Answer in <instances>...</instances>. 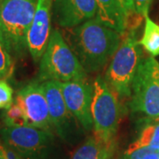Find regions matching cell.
<instances>
[{"mask_svg":"<svg viewBox=\"0 0 159 159\" xmlns=\"http://www.w3.org/2000/svg\"><path fill=\"white\" fill-rule=\"evenodd\" d=\"M53 0H37L34 19L28 33V51L35 64L40 62L51 34Z\"/></svg>","mask_w":159,"mask_h":159,"instance_id":"11","label":"cell"},{"mask_svg":"<svg viewBox=\"0 0 159 159\" xmlns=\"http://www.w3.org/2000/svg\"><path fill=\"white\" fill-rule=\"evenodd\" d=\"M143 147L159 148V120L145 125L142 128L139 137L133 143H131L125 153H129Z\"/></svg>","mask_w":159,"mask_h":159,"instance_id":"15","label":"cell"},{"mask_svg":"<svg viewBox=\"0 0 159 159\" xmlns=\"http://www.w3.org/2000/svg\"><path fill=\"white\" fill-rule=\"evenodd\" d=\"M24 110L29 125L52 132L49 106L42 82L31 81L17 91L14 98Z\"/></svg>","mask_w":159,"mask_h":159,"instance_id":"9","label":"cell"},{"mask_svg":"<svg viewBox=\"0 0 159 159\" xmlns=\"http://www.w3.org/2000/svg\"><path fill=\"white\" fill-rule=\"evenodd\" d=\"M145 28L140 44L152 57L159 56V25L154 22L148 15L145 16Z\"/></svg>","mask_w":159,"mask_h":159,"instance_id":"16","label":"cell"},{"mask_svg":"<svg viewBox=\"0 0 159 159\" xmlns=\"http://www.w3.org/2000/svg\"><path fill=\"white\" fill-rule=\"evenodd\" d=\"M65 102L69 111L87 131L93 129L91 106L94 96V82L84 80H73L60 82Z\"/></svg>","mask_w":159,"mask_h":159,"instance_id":"10","label":"cell"},{"mask_svg":"<svg viewBox=\"0 0 159 159\" xmlns=\"http://www.w3.org/2000/svg\"><path fill=\"white\" fill-rule=\"evenodd\" d=\"M128 107L133 113L159 119V63L153 57L143 58L137 70Z\"/></svg>","mask_w":159,"mask_h":159,"instance_id":"5","label":"cell"},{"mask_svg":"<svg viewBox=\"0 0 159 159\" xmlns=\"http://www.w3.org/2000/svg\"><path fill=\"white\" fill-rule=\"evenodd\" d=\"M5 148H6L7 159H21V157L17 152H15L12 148L7 147L6 145H5Z\"/></svg>","mask_w":159,"mask_h":159,"instance_id":"22","label":"cell"},{"mask_svg":"<svg viewBox=\"0 0 159 159\" xmlns=\"http://www.w3.org/2000/svg\"><path fill=\"white\" fill-rule=\"evenodd\" d=\"M0 159H7L5 145L1 142H0Z\"/></svg>","mask_w":159,"mask_h":159,"instance_id":"23","label":"cell"},{"mask_svg":"<svg viewBox=\"0 0 159 159\" xmlns=\"http://www.w3.org/2000/svg\"><path fill=\"white\" fill-rule=\"evenodd\" d=\"M123 35L93 18L72 29L67 43L87 74L101 71L121 43Z\"/></svg>","mask_w":159,"mask_h":159,"instance_id":"1","label":"cell"},{"mask_svg":"<svg viewBox=\"0 0 159 159\" xmlns=\"http://www.w3.org/2000/svg\"><path fill=\"white\" fill-rule=\"evenodd\" d=\"M96 4L97 20L124 35L127 29V20L119 0H96Z\"/></svg>","mask_w":159,"mask_h":159,"instance_id":"13","label":"cell"},{"mask_svg":"<svg viewBox=\"0 0 159 159\" xmlns=\"http://www.w3.org/2000/svg\"><path fill=\"white\" fill-rule=\"evenodd\" d=\"M1 119L5 126L8 127H17L29 125L28 119L21 105L17 102L13 101L11 105L5 109L1 114Z\"/></svg>","mask_w":159,"mask_h":159,"instance_id":"17","label":"cell"},{"mask_svg":"<svg viewBox=\"0 0 159 159\" xmlns=\"http://www.w3.org/2000/svg\"><path fill=\"white\" fill-rule=\"evenodd\" d=\"M13 101L12 88L6 80L0 79V110L10 107Z\"/></svg>","mask_w":159,"mask_h":159,"instance_id":"19","label":"cell"},{"mask_svg":"<svg viewBox=\"0 0 159 159\" xmlns=\"http://www.w3.org/2000/svg\"><path fill=\"white\" fill-rule=\"evenodd\" d=\"M133 2L135 12L142 17H145L148 15L153 0H133Z\"/></svg>","mask_w":159,"mask_h":159,"instance_id":"21","label":"cell"},{"mask_svg":"<svg viewBox=\"0 0 159 159\" xmlns=\"http://www.w3.org/2000/svg\"><path fill=\"white\" fill-rule=\"evenodd\" d=\"M137 29H127L104 77L109 87L120 98L131 97L133 81L143 59Z\"/></svg>","mask_w":159,"mask_h":159,"instance_id":"3","label":"cell"},{"mask_svg":"<svg viewBox=\"0 0 159 159\" xmlns=\"http://www.w3.org/2000/svg\"><path fill=\"white\" fill-rule=\"evenodd\" d=\"M13 72V58L0 42V79L11 77Z\"/></svg>","mask_w":159,"mask_h":159,"instance_id":"18","label":"cell"},{"mask_svg":"<svg viewBox=\"0 0 159 159\" xmlns=\"http://www.w3.org/2000/svg\"><path fill=\"white\" fill-rule=\"evenodd\" d=\"M0 137L5 145L12 148L24 159L40 158L55 139L52 132L31 125L4 126L0 129Z\"/></svg>","mask_w":159,"mask_h":159,"instance_id":"7","label":"cell"},{"mask_svg":"<svg viewBox=\"0 0 159 159\" xmlns=\"http://www.w3.org/2000/svg\"><path fill=\"white\" fill-rule=\"evenodd\" d=\"M21 159H24V158H22V157H21Z\"/></svg>","mask_w":159,"mask_h":159,"instance_id":"25","label":"cell"},{"mask_svg":"<svg viewBox=\"0 0 159 159\" xmlns=\"http://www.w3.org/2000/svg\"><path fill=\"white\" fill-rule=\"evenodd\" d=\"M37 0H3L0 3V42L12 58L28 52V33Z\"/></svg>","mask_w":159,"mask_h":159,"instance_id":"2","label":"cell"},{"mask_svg":"<svg viewBox=\"0 0 159 159\" xmlns=\"http://www.w3.org/2000/svg\"><path fill=\"white\" fill-rule=\"evenodd\" d=\"M123 110L118 96L104 78L97 76L94 81V96L91 106L94 135L103 142H113Z\"/></svg>","mask_w":159,"mask_h":159,"instance_id":"6","label":"cell"},{"mask_svg":"<svg viewBox=\"0 0 159 159\" xmlns=\"http://www.w3.org/2000/svg\"><path fill=\"white\" fill-rule=\"evenodd\" d=\"M119 3L122 6L123 11L125 12V17H126V20H127V25L130 21H133L135 19L142 17V16L138 15L135 12L133 0H119Z\"/></svg>","mask_w":159,"mask_h":159,"instance_id":"20","label":"cell"},{"mask_svg":"<svg viewBox=\"0 0 159 159\" xmlns=\"http://www.w3.org/2000/svg\"><path fill=\"white\" fill-rule=\"evenodd\" d=\"M2 1H3V0H0V3H1V2H2Z\"/></svg>","mask_w":159,"mask_h":159,"instance_id":"24","label":"cell"},{"mask_svg":"<svg viewBox=\"0 0 159 159\" xmlns=\"http://www.w3.org/2000/svg\"><path fill=\"white\" fill-rule=\"evenodd\" d=\"M41 82L48 102L52 127L60 138L70 141L71 137L78 129V120L69 111L65 102L60 82L56 80Z\"/></svg>","mask_w":159,"mask_h":159,"instance_id":"8","label":"cell"},{"mask_svg":"<svg viewBox=\"0 0 159 159\" xmlns=\"http://www.w3.org/2000/svg\"><path fill=\"white\" fill-rule=\"evenodd\" d=\"M39 81L84 80L87 73L57 29H52L49 43L40 59Z\"/></svg>","mask_w":159,"mask_h":159,"instance_id":"4","label":"cell"},{"mask_svg":"<svg viewBox=\"0 0 159 159\" xmlns=\"http://www.w3.org/2000/svg\"><path fill=\"white\" fill-rule=\"evenodd\" d=\"M114 148L115 141L103 142L93 135L74 152L72 159H111Z\"/></svg>","mask_w":159,"mask_h":159,"instance_id":"14","label":"cell"},{"mask_svg":"<svg viewBox=\"0 0 159 159\" xmlns=\"http://www.w3.org/2000/svg\"><path fill=\"white\" fill-rule=\"evenodd\" d=\"M96 15V0H53L52 3V20L63 29H74Z\"/></svg>","mask_w":159,"mask_h":159,"instance_id":"12","label":"cell"}]
</instances>
